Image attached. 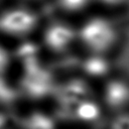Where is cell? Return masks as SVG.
<instances>
[{"instance_id":"8","label":"cell","mask_w":129,"mask_h":129,"mask_svg":"<svg viewBox=\"0 0 129 129\" xmlns=\"http://www.w3.org/2000/svg\"><path fill=\"white\" fill-rule=\"evenodd\" d=\"M24 126L26 129H54L52 120L48 116L38 112L31 114L25 120Z\"/></svg>"},{"instance_id":"6","label":"cell","mask_w":129,"mask_h":129,"mask_svg":"<svg viewBox=\"0 0 129 129\" xmlns=\"http://www.w3.org/2000/svg\"><path fill=\"white\" fill-rule=\"evenodd\" d=\"M105 100L111 108L123 107L129 102V87L120 81L110 82L106 87Z\"/></svg>"},{"instance_id":"14","label":"cell","mask_w":129,"mask_h":129,"mask_svg":"<svg viewBox=\"0 0 129 129\" xmlns=\"http://www.w3.org/2000/svg\"><path fill=\"white\" fill-rule=\"evenodd\" d=\"M101 2L108 4V5H116V4H120L122 2H124L125 0H100Z\"/></svg>"},{"instance_id":"9","label":"cell","mask_w":129,"mask_h":129,"mask_svg":"<svg viewBox=\"0 0 129 129\" xmlns=\"http://www.w3.org/2000/svg\"><path fill=\"white\" fill-rule=\"evenodd\" d=\"M57 2L62 9L69 12L80 11L89 4V0H57Z\"/></svg>"},{"instance_id":"12","label":"cell","mask_w":129,"mask_h":129,"mask_svg":"<svg viewBox=\"0 0 129 129\" xmlns=\"http://www.w3.org/2000/svg\"><path fill=\"white\" fill-rule=\"evenodd\" d=\"M112 129H129V115H122L118 117L114 121Z\"/></svg>"},{"instance_id":"5","label":"cell","mask_w":129,"mask_h":129,"mask_svg":"<svg viewBox=\"0 0 129 129\" xmlns=\"http://www.w3.org/2000/svg\"><path fill=\"white\" fill-rule=\"evenodd\" d=\"M89 95V88L81 80H73L61 86L57 92L60 104L84 101Z\"/></svg>"},{"instance_id":"3","label":"cell","mask_w":129,"mask_h":129,"mask_svg":"<svg viewBox=\"0 0 129 129\" xmlns=\"http://www.w3.org/2000/svg\"><path fill=\"white\" fill-rule=\"evenodd\" d=\"M36 15L25 8H10L0 13V32L20 36L30 32L36 25Z\"/></svg>"},{"instance_id":"13","label":"cell","mask_w":129,"mask_h":129,"mask_svg":"<svg viewBox=\"0 0 129 129\" xmlns=\"http://www.w3.org/2000/svg\"><path fill=\"white\" fill-rule=\"evenodd\" d=\"M8 62H9V55H8L6 49L0 45V77L5 72V70L8 66Z\"/></svg>"},{"instance_id":"11","label":"cell","mask_w":129,"mask_h":129,"mask_svg":"<svg viewBox=\"0 0 129 129\" xmlns=\"http://www.w3.org/2000/svg\"><path fill=\"white\" fill-rule=\"evenodd\" d=\"M14 97V92L5 84L2 76L0 77V100L11 101Z\"/></svg>"},{"instance_id":"15","label":"cell","mask_w":129,"mask_h":129,"mask_svg":"<svg viewBox=\"0 0 129 129\" xmlns=\"http://www.w3.org/2000/svg\"><path fill=\"white\" fill-rule=\"evenodd\" d=\"M4 123H5V117H4L3 115H1V114H0V127H1Z\"/></svg>"},{"instance_id":"4","label":"cell","mask_w":129,"mask_h":129,"mask_svg":"<svg viewBox=\"0 0 129 129\" xmlns=\"http://www.w3.org/2000/svg\"><path fill=\"white\" fill-rule=\"evenodd\" d=\"M73 29L63 23H52L44 32L45 44L54 51L64 50L74 40Z\"/></svg>"},{"instance_id":"1","label":"cell","mask_w":129,"mask_h":129,"mask_svg":"<svg viewBox=\"0 0 129 129\" xmlns=\"http://www.w3.org/2000/svg\"><path fill=\"white\" fill-rule=\"evenodd\" d=\"M80 37L91 50L103 52L114 43L116 31L113 24L107 19L103 17H93L82 25Z\"/></svg>"},{"instance_id":"7","label":"cell","mask_w":129,"mask_h":129,"mask_svg":"<svg viewBox=\"0 0 129 129\" xmlns=\"http://www.w3.org/2000/svg\"><path fill=\"white\" fill-rule=\"evenodd\" d=\"M83 69L90 76L100 77L107 73L109 66L105 58L95 55V56H91L85 60V62L83 64Z\"/></svg>"},{"instance_id":"2","label":"cell","mask_w":129,"mask_h":129,"mask_svg":"<svg viewBox=\"0 0 129 129\" xmlns=\"http://www.w3.org/2000/svg\"><path fill=\"white\" fill-rule=\"evenodd\" d=\"M25 75L22 80V89L25 94L33 99H39L52 91L50 75L40 67L37 57L22 60Z\"/></svg>"},{"instance_id":"10","label":"cell","mask_w":129,"mask_h":129,"mask_svg":"<svg viewBox=\"0 0 129 129\" xmlns=\"http://www.w3.org/2000/svg\"><path fill=\"white\" fill-rule=\"evenodd\" d=\"M36 53H37L36 45H34L33 43H27V42L23 43L17 50V54L22 60L31 58V57H35Z\"/></svg>"}]
</instances>
